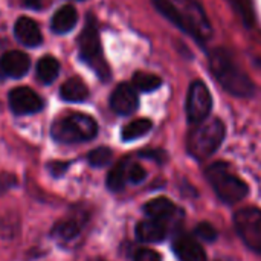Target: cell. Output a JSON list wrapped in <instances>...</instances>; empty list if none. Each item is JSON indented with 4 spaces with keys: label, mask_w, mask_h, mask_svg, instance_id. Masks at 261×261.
I'll list each match as a JSON object with an SVG mask.
<instances>
[{
    "label": "cell",
    "mask_w": 261,
    "mask_h": 261,
    "mask_svg": "<svg viewBox=\"0 0 261 261\" xmlns=\"http://www.w3.org/2000/svg\"><path fill=\"white\" fill-rule=\"evenodd\" d=\"M210 69L219 84L232 96H252L255 87L248 73L240 67L234 55L225 47H217L210 55Z\"/></svg>",
    "instance_id": "cell-1"
},
{
    "label": "cell",
    "mask_w": 261,
    "mask_h": 261,
    "mask_svg": "<svg viewBox=\"0 0 261 261\" xmlns=\"http://www.w3.org/2000/svg\"><path fill=\"white\" fill-rule=\"evenodd\" d=\"M225 135L226 128L220 119H205L203 122L196 124V127L190 132L187 141L188 153L197 161L208 159L222 145Z\"/></svg>",
    "instance_id": "cell-2"
},
{
    "label": "cell",
    "mask_w": 261,
    "mask_h": 261,
    "mask_svg": "<svg viewBox=\"0 0 261 261\" xmlns=\"http://www.w3.org/2000/svg\"><path fill=\"white\" fill-rule=\"evenodd\" d=\"M98 124L93 118L83 113H73L58 119L52 125V138L61 144L86 142L96 136Z\"/></svg>",
    "instance_id": "cell-3"
},
{
    "label": "cell",
    "mask_w": 261,
    "mask_h": 261,
    "mask_svg": "<svg viewBox=\"0 0 261 261\" xmlns=\"http://www.w3.org/2000/svg\"><path fill=\"white\" fill-rule=\"evenodd\" d=\"M206 177L216 194L226 203H237L248 196V185L226 164L217 162L206 170Z\"/></svg>",
    "instance_id": "cell-4"
},
{
    "label": "cell",
    "mask_w": 261,
    "mask_h": 261,
    "mask_svg": "<svg viewBox=\"0 0 261 261\" xmlns=\"http://www.w3.org/2000/svg\"><path fill=\"white\" fill-rule=\"evenodd\" d=\"M78 46H80V55L81 58L98 73L101 80H109L110 78V70L106 61L102 60L101 54V41L98 35V29L95 26V21L92 17H89L87 26L83 29L80 38H78Z\"/></svg>",
    "instance_id": "cell-5"
},
{
    "label": "cell",
    "mask_w": 261,
    "mask_h": 261,
    "mask_svg": "<svg viewBox=\"0 0 261 261\" xmlns=\"http://www.w3.org/2000/svg\"><path fill=\"white\" fill-rule=\"evenodd\" d=\"M236 231L243 243L252 251L261 252V210L243 208L234 216Z\"/></svg>",
    "instance_id": "cell-6"
},
{
    "label": "cell",
    "mask_w": 261,
    "mask_h": 261,
    "mask_svg": "<svg viewBox=\"0 0 261 261\" xmlns=\"http://www.w3.org/2000/svg\"><path fill=\"white\" fill-rule=\"evenodd\" d=\"M213 109V98L210 89L203 81H194L188 89L187 96V116L191 124L203 122Z\"/></svg>",
    "instance_id": "cell-7"
},
{
    "label": "cell",
    "mask_w": 261,
    "mask_h": 261,
    "mask_svg": "<svg viewBox=\"0 0 261 261\" xmlns=\"http://www.w3.org/2000/svg\"><path fill=\"white\" fill-rule=\"evenodd\" d=\"M153 6L156 8V11L165 17L168 21H171L176 28H179L182 32L188 34L191 38H194L199 43H203V32L202 29L196 24V21L191 17H187L171 0H151Z\"/></svg>",
    "instance_id": "cell-8"
},
{
    "label": "cell",
    "mask_w": 261,
    "mask_h": 261,
    "mask_svg": "<svg viewBox=\"0 0 261 261\" xmlns=\"http://www.w3.org/2000/svg\"><path fill=\"white\" fill-rule=\"evenodd\" d=\"M9 107L15 115H31L43 109V99L29 87H15L9 92Z\"/></svg>",
    "instance_id": "cell-9"
},
{
    "label": "cell",
    "mask_w": 261,
    "mask_h": 261,
    "mask_svg": "<svg viewBox=\"0 0 261 261\" xmlns=\"http://www.w3.org/2000/svg\"><path fill=\"white\" fill-rule=\"evenodd\" d=\"M139 99H138V93L136 89L132 84L127 83H121L112 93L110 96V107L115 113L121 115V116H127L132 115L136 109H138Z\"/></svg>",
    "instance_id": "cell-10"
},
{
    "label": "cell",
    "mask_w": 261,
    "mask_h": 261,
    "mask_svg": "<svg viewBox=\"0 0 261 261\" xmlns=\"http://www.w3.org/2000/svg\"><path fill=\"white\" fill-rule=\"evenodd\" d=\"M29 57L20 50L6 52L0 60V70L11 78H21L29 70Z\"/></svg>",
    "instance_id": "cell-11"
},
{
    "label": "cell",
    "mask_w": 261,
    "mask_h": 261,
    "mask_svg": "<svg viewBox=\"0 0 261 261\" xmlns=\"http://www.w3.org/2000/svg\"><path fill=\"white\" fill-rule=\"evenodd\" d=\"M14 34L15 38L28 47H35L43 41V35L38 24L29 17H21L17 20L14 26Z\"/></svg>",
    "instance_id": "cell-12"
},
{
    "label": "cell",
    "mask_w": 261,
    "mask_h": 261,
    "mask_svg": "<svg viewBox=\"0 0 261 261\" xmlns=\"http://www.w3.org/2000/svg\"><path fill=\"white\" fill-rule=\"evenodd\" d=\"M168 234L167 223L164 220L147 219L136 226V237L144 243H159Z\"/></svg>",
    "instance_id": "cell-13"
},
{
    "label": "cell",
    "mask_w": 261,
    "mask_h": 261,
    "mask_svg": "<svg viewBox=\"0 0 261 261\" xmlns=\"http://www.w3.org/2000/svg\"><path fill=\"white\" fill-rule=\"evenodd\" d=\"M174 254L180 261H206V254L193 237H180L174 243Z\"/></svg>",
    "instance_id": "cell-14"
},
{
    "label": "cell",
    "mask_w": 261,
    "mask_h": 261,
    "mask_svg": "<svg viewBox=\"0 0 261 261\" xmlns=\"http://www.w3.org/2000/svg\"><path fill=\"white\" fill-rule=\"evenodd\" d=\"M78 20L76 9L72 5H64L61 6L52 17V31L57 34H66L73 29L75 23Z\"/></svg>",
    "instance_id": "cell-15"
},
{
    "label": "cell",
    "mask_w": 261,
    "mask_h": 261,
    "mask_svg": "<svg viewBox=\"0 0 261 261\" xmlns=\"http://www.w3.org/2000/svg\"><path fill=\"white\" fill-rule=\"evenodd\" d=\"M144 213L148 216V219L167 222L176 214V205L167 197H158L144 205Z\"/></svg>",
    "instance_id": "cell-16"
},
{
    "label": "cell",
    "mask_w": 261,
    "mask_h": 261,
    "mask_svg": "<svg viewBox=\"0 0 261 261\" xmlns=\"http://www.w3.org/2000/svg\"><path fill=\"white\" fill-rule=\"evenodd\" d=\"M60 95L64 101H69V102H83L89 98V89L87 86L84 84L83 80L80 78H70L67 80L61 89H60Z\"/></svg>",
    "instance_id": "cell-17"
},
{
    "label": "cell",
    "mask_w": 261,
    "mask_h": 261,
    "mask_svg": "<svg viewBox=\"0 0 261 261\" xmlns=\"http://www.w3.org/2000/svg\"><path fill=\"white\" fill-rule=\"evenodd\" d=\"M84 226V220L80 219V217H69V219H64L61 220L60 223L55 225L54 228V234L61 239V240H73L75 237L80 236L81 229Z\"/></svg>",
    "instance_id": "cell-18"
},
{
    "label": "cell",
    "mask_w": 261,
    "mask_h": 261,
    "mask_svg": "<svg viewBox=\"0 0 261 261\" xmlns=\"http://www.w3.org/2000/svg\"><path fill=\"white\" fill-rule=\"evenodd\" d=\"M153 127V122L150 119H136V121H132L130 124H127L124 128H122V133H121V138L122 141L125 142H130V141H135V139H139L142 136H145Z\"/></svg>",
    "instance_id": "cell-19"
},
{
    "label": "cell",
    "mask_w": 261,
    "mask_h": 261,
    "mask_svg": "<svg viewBox=\"0 0 261 261\" xmlns=\"http://www.w3.org/2000/svg\"><path fill=\"white\" fill-rule=\"evenodd\" d=\"M58 72H60V64L58 61L47 55V57H43L38 64H37V75H38V80L44 84H50L57 76H58Z\"/></svg>",
    "instance_id": "cell-20"
},
{
    "label": "cell",
    "mask_w": 261,
    "mask_h": 261,
    "mask_svg": "<svg viewBox=\"0 0 261 261\" xmlns=\"http://www.w3.org/2000/svg\"><path fill=\"white\" fill-rule=\"evenodd\" d=\"M162 84V80L158 75L145 73V72H136L132 80V86L139 92H153L159 89Z\"/></svg>",
    "instance_id": "cell-21"
},
{
    "label": "cell",
    "mask_w": 261,
    "mask_h": 261,
    "mask_svg": "<svg viewBox=\"0 0 261 261\" xmlns=\"http://www.w3.org/2000/svg\"><path fill=\"white\" fill-rule=\"evenodd\" d=\"M127 170H128V167L124 161L110 170V173L107 176V188L110 191H121L125 187V182L128 180Z\"/></svg>",
    "instance_id": "cell-22"
},
{
    "label": "cell",
    "mask_w": 261,
    "mask_h": 261,
    "mask_svg": "<svg viewBox=\"0 0 261 261\" xmlns=\"http://www.w3.org/2000/svg\"><path fill=\"white\" fill-rule=\"evenodd\" d=\"M228 2L236 11V14L240 17L243 24L246 28H252L255 23V12H254L252 2L251 0H228Z\"/></svg>",
    "instance_id": "cell-23"
},
{
    "label": "cell",
    "mask_w": 261,
    "mask_h": 261,
    "mask_svg": "<svg viewBox=\"0 0 261 261\" xmlns=\"http://www.w3.org/2000/svg\"><path fill=\"white\" fill-rule=\"evenodd\" d=\"M112 158H113V153H112V150L107 148V147H98V148L92 150V151L89 153V156H87L89 164H90L92 167H96V168H101V167L109 165L110 161H112Z\"/></svg>",
    "instance_id": "cell-24"
},
{
    "label": "cell",
    "mask_w": 261,
    "mask_h": 261,
    "mask_svg": "<svg viewBox=\"0 0 261 261\" xmlns=\"http://www.w3.org/2000/svg\"><path fill=\"white\" fill-rule=\"evenodd\" d=\"M127 177L132 184H141L147 177V171L139 164H133L127 170Z\"/></svg>",
    "instance_id": "cell-25"
},
{
    "label": "cell",
    "mask_w": 261,
    "mask_h": 261,
    "mask_svg": "<svg viewBox=\"0 0 261 261\" xmlns=\"http://www.w3.org/2000/svg\"><path fill=\"white\" fill-rule=\"evenodd\" d=\"M196 234L206 242H214L217 239V231L210 223H199L196 228Z\"/></svg>",
    "instance_id": "cell-26"
},
{
    "label": "cell",
    "mask_w": 261,
    "mask_h": 261,
    "mask_svg": "<svg viewBox=\"0 0 261 261\" xmlns=\"http://www.w3.org/2000/svg\"><path fill=\"white\" fill-rule=\"evenodd\" d=\"M135 261H161V255L151 249H141L136 252Z\"/></svg>",
    "instance_id": "cell-27"
},
{
    "label": "cell",
    "mask_w": 261,
    "mask_h": 261,
    "mask_svg": "<svg viewBox=\"0 0 261 261\" xmlns=\"http://www.w3.org/2000/svg\"><path fill=\"white\" fill-rule=\"evenodd\" d=\"M67 167H69L67 162H52V164L49 165V171H50V174H52L54 177H61V176L66 173Z\"/></svg>",
    "instance_id": "cell-28"
},
{
    "label": "cell",
    "mask_w": 261,
    "mask_h": 261,
    "mask_svg": "<svg viewBox=\"0 0 261 261\" xmlns=\"http://www.w3.org/2000/svg\"><path fill=\"white\" fill-rule=\"evenodd\" d=\"M12 184H15V177L11 174H2L0 176V194L5 193L6 190H9L12 187Z\"/></svg>",
    "instance_id": "cell-29"
},
{
    "label": "cell",
    "mask_w": 261,
    "mask_h": 261,
    "mask_svg": "<svg viewBox=\"0 0 261 261\" xmlns=\"http://www.w3.org/2000/svg\"><path fill=\"white\" fill-rule=\"evenodd\" d=\"M24 5L31 9H44L50 5V0H24Z\"/></svg>",
    "instance_id": "cell-30"
}]
</instances>
